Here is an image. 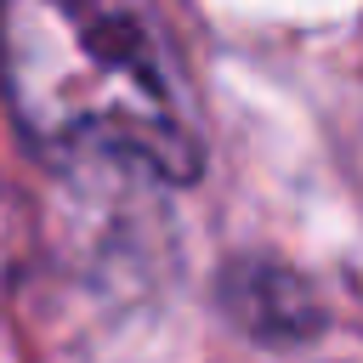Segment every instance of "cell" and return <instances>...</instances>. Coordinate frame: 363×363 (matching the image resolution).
<instances>
[{
  "label": "cell",
  "mask_w": 363,
  "mask_h": 363,
  "mask_svg": "<svg viewBox=\"0 0 363 363\" xmlns=\"http://www.w3.org/2000/svg\"><path fill=\"white\" fill-rule=\"evenodd\" d=\"M0 91L17 136L51 164H113L164 187L204 170L153 0H0Z\"/></svg>",
  "instance_id": "obj_1"
},
{
  "label": "cell",
  "mask_w": 363,
  "mask_h": 363,
  "mask_svg": "<svg viewBox=\"0 0 363 363\" xmlns=\"http://www.w3.org/2000/svg\"><path fill=\"white\" fill-rule=\"evenodd\" d=\"M221 306L255 335V340H306L323 329V306L312 301L306 278H295L278 261H233L221 272Z\"/></svg>",
  "instance_id": "obj_2"
}]
</instances>
